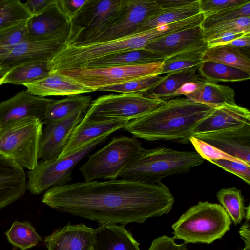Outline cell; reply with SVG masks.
<instances>
[{"label": "cell", "instance_id": "cell-31", "mask_svg": "<svg viewBox=\"0 0 250 250\" xmlns=\"http://www.w3.org/2000/svg\"><path fill=\"white\" fill-rule=\"evenodd\" d=\"M198 71L205 80L216 83L240 82L250 78V74L241 69L214 62H203Z\"/></svg>", "mask_w": 250, "mask_h": 250}, {"label": "cell", "instance_id": "cell-17", "mask_svg": "<svg viewBox=\"0 0 250 250\" xmlns=\"http://www.w3.org/2000/svg\"><path fill=\"white\" fill-rule=\"evenodd\" d=\"M250 125V112L237 104H225L215 108L195 128L192 136L225 131Z\"/></svg>", "mask_w": 250, "mask_h": 250}, {"label": "cell", "instance_id": "cell-26", "mask_svg": "<svg viewBox=\"0 0 250 250\" xmlns=\"http://www.w3.org/2000/svg\"><path fill=\"white\" fill-rule=\"evenodd\" d=\"M92 101L91 96L81 95L68 96L61 100H53L47 108L42 122L46 125L58 121L78 111L85 113Z\"/></svg>", "mask_w": 250, "mask_h": 250}, {"label": "cell", "instance_id": "cell-51", "mask_svg": "<svg viewBox=\"0 0 250 250\" xmlns=\"http://www.w3.org/2000/svg\"><path fill=\"white\" fill-rule=\"evenodd\" d=\"M250 250V248H248L246 247H244L242 250Z\"/></svg>", "mask_w": 250, "mask_h": 250}, {"label": "cell", "instance_id": "cell-45", "mask_svg": "<svg viewBox=\"0 0 250 250\" xmlns=\"http://www.w3.org/2000/svg\"><path fill=\"white\" fill-rule=\"evenodd\" d=\"M55 0H29L24 3L32 16L43 11Z\"/></svg>", "mask_w": 250, "mask_h": 250}, {"label": "cell", "instance_id": "cell-9", "mask_svg": "<svg viewBox=\"0 0 250 250\" xmlns=\"http://www.w3.org/2000/svg\"><path fill=\"white\" fill-rule=\"evenodd\" d=\"M122 0H87L70 21L67 45L89 43L110 26Z\"/></svg>", "mask_w": 250, "mask_h": 250}, {"label": "cell", "instance_id": "cell-18", "mask_svg": "<svg viewBox=\"0 0 250 250\" xmlns=\"http://www.w3.org/2000/svg\"><path fill=\"white\" fill-rule=\"evenodd\" d=\"M193 137L250 165V125L233 130L199 134Z\"/></svg>", "mask_w": 250, "mask_h": 250}, {"label": "cell", "instance_id": "cell-36", "mask_svg": "<svg viewBox=\"0 0 250 250\" xmlns=\"http://www.w3.org/2000/svg\"><path fill=\"white\" fill-rule=\"evenodd\" d=\"M166 75H154L138 78L125 83L99 88L97 91H111L120 93H146L160 83Z\"/></svg>", "mask_w": 250, "mask_h": 250}, {"label": "cell", "instance_id": "cell-40", "mask_svg": "<svg viewBox=\"0 0 250 250\" xmlns=\"http://www.w3.org/2000/svg\"><path fill=\"white\" fill-rule=\"evenodd\" d=\"M189 141L194 146L196 152L204 160H207L209 162L215 160H227L245 163L240 159L229 155L218 148L196 137L192 136Z\"/></svg>", "mask_w": 250, "mask_h": 250}, {"label": "cell", "instance_id": "cell-52", "mask_svg": "<svg viewBox=\"0 0 250 250\" xmlns=\"http://www.w3.org/2000/svg\"><path fill=\"white\" fill-rule=\"evenodd\" d=\"M17 250V248H16V247H14V248H13L12 250Z\"/></svg>", "mask_w": 250, "mask_h": 250}, {"label": "cell", "instance_id": "cell-35", "mask_svg": "<svg viewBox=\"0 0 250 250\" xmlns=\"http://www.w3.org/2000/svg\"><path fill=\"white\" fill-rule=\"evenodd\" d=\"M32 16L19 0H0V29L26 21Z\"/></svg>", "mask_w": 250, "mask_h": 250}, {"label": "cell", "instance_id": "cell-13", "mask_svg": "<svg viewBox=\"0 0 250 250\" xmlns=\"http://www.w3.org/2000/svg\"><path fill=\"white\" fill-rule=\"evenodd\" d=\"M53 99L22 91L0 103V125L30 117L43 121L47 108Z\"/></svg>", "mask_w": 250, "mask_h": 250}, {"label": "cell", "instance_id": "cell-2", "mask_svg": "<svg viewBox=\"0 0 250 250\" xmlns=\"http://www.w3.org/2000/svg\"><path fill=\"white\" fill-rule=\"evenodd\" d=\"M215 108L193 102L187 98L173 99L129 121L124 129L133 137L146 141L188 143L195 128Z\"/></svg>", "mask_w": 250, "mask_h": 250}, {"label": "cell", "instance_id": "cell-34", "mask_svg": "<svg viewBox=\"0 0 250 250\" xmlns=\"http://www.w3.org/2000/svg\"><path fill=\"white\" fill-rule=\"evenodd\" d=\"M208 47L204 46L190 49L165 59L160 75L199 66L203 62V54Z\"/></svg>", "mask_w": 250, "mask_h": 250}, {"label": "cell", "instance_id": "cell-4", "mask_svg": "<svg viewBox=\"0 0 250 250\" xmlns=\"http://www.w3.org/2000/svg\"><path fill=\"white\" fill-rule=\"evenodd\" d=\"M231 220L218 204L199 202L184 213L171 226L175 239L186 244H211L229 230Z\"/></svg>", "mask_w": 250, "mask_h": 250}, {"label": "cell", "instance_id": "cell-53", "mask_svg": "<svg viewBox=\"0 0 250 250\" xmlns=\"http://www.w3.org/2000/svg\"><path fill=\"white\" fill-rule=\"evenodd\" d=\"M86 250H93V248L91 247V248H90L89 249H87Z\"/></svg>", "mask_w": 250, "mask_h": 250}, {"label": "cell", "instance_id": "cell-49", "mask_svg": "<svg viewBox=\"0 0 250 250\" xmlns=\"http://www.w3.org/2000/svg\"><path fill=\"white\" fill-rule=\"evenodd\" d=\"M10 69L0 65V86L4 84L5 79Z\"/></svg>", "mask_w": 250, "mask_h": 250}, {"label": "cell", "instance_id": "cell-48", "mask_svg": "<svg viewBox=\"0 0 250 250\" xmlns=\"http://www.w3.org/2000/svg\"><path fill=\"white\" fill-rule=\"evenodd\" d=\"M200 78L198 80L184 84L175 93L174 96L186 95L194 92L198 88Z\"/></svg>", "mask_w": 250, "mask_h": 250}, {"label": "cell", "instance_id": "cell-19", "mask_svg": "<svg viewBox=\"0 0 250 250\" xmlns=\"http://www.w3.org/2000/svg\"><path fill=\"white\" fill-rule=\"evenodd\" d=\"M28 39L55 36L70 30V22L60 8L57 0L27 21Z\"/></svg>", "mask_w": 250, "mask_h": 250}, {"label": "cell", "instance_id": "cell-37", "mask_svg": "<svg viewBox=\"0 0 250 250\" xmlns=\"http://www.w3.org/2000/svg\"><path fill=\"white\" fill-rule=\"evenodd\" d=\"M27 21L0 29V61L27 38Z\"/></svg>", "mask_w": 250, "mask_h": 250}, {"label": "cell", "instance_id": "cell-38", "mask_svg": "<svg viewBox=\"0 0 250 250\" xmlns=\"http://www.w3.org/2000/svg\"><path fill=\"white\" fill-rule=\"evenodd\" d=\"M244 17H250V1L204 17L201 26L203 30H206L218 24Z\"/></svg>", "mask_w": 250, "mask_h": 250}, {"label": "cell", "instance_id": "cell-27", "mask_svg": "<svg viewBox=\"0 0 250 250\" xmlns=\"http://www.w3.org/2000/svg\"><path fill=\"white\" fill-rule=\"evenodd\" d=\"M199 66L177 71L167 74L165 79L149 91L143 93L149 97L165 100L174 97L175 92L185 83L198 80Z\"/></svg>", "mask_w": 250, "mask_h": 250}, {"label": "cell", "instance_id": "cell-50", "mask_svg": "<svg viewBox=\"0 0 250 250\" xmlns=\"http://www.w3.org/2000/svg\"><path fill=\"white\" fill-rule=\"evenodd\" d=\"M182 250H188L187 247V244L185 243H182Z\"/></svg>", "mask_w": 250, "mask_h": 250}, {"label": "cell", "instance_id": "cell-32", "mask_svg": "<svg viewBox=\"0 0 250 250\" xmlns=\"http://www.w3.org/2000/svg\"><path fill=\"white\" fill-rule=\"evenodd\" d=\"M220 205L224 208L231 220L236 225L246 216V207L241 190L233 187L222 188L216 194Z\"/></svg>", "mask_w": 250, "mask_h": 250}, {"label": "cell", "instance_id": "cell-43", "mask_svg": "<svg viewBox=\"0 0 250 250\" xmlns=\"http://www.w3.org/2000/svg\"><path fill=\"white\" fill-rule=\"evenodd\" d=\"M87 0H57V3L70 22Z\"/></svg>", "mask_w": 250, "mask_h": 250}, {"label": "cell", "instance_id": "cell-41", "mask_svg": "<svg viewBox=\"0 0 250 250\" xmlns=\"http://www.w3.org/2000/svg\"><path fill=\"white\" fill-rule=\"evenodd\" d=\"M249 0H199L200 13L206 17L229 8L240 6Z\"/></svg>", "mask_w": 250, "mask_h": 250}, {"label": "cell", "instance_id": "cell-30", "mask_svg": "<svg viewBox=\"0 0 250 250\" xmlns=\"http://www.w3.org/2000/svg\"><path fill=\"white\" fill-rule=\"evenodd\" d=\"M50 72L49 62H25L11 68L4 84L9 83L24 85L42 79Z\"/></svg>", "mask_w": 250, "mask_h": 250}, {"label": "cell", "instance_id": "cell-14", "mask_svg": "<svg viewBox=\"0 0 250 250\" xmlns=\"http://www.w3.org/2000/svg\"><path fill=\"white\" fill-rule=\"evenodd\" d=\"M83 113L78 111L61 120L46 125L40 141L39 159L45 160L59 156L74 128L83 118Z\"/></svg>", "mask_w": 250, "mask_h": 250}, {"label": "cell", "instance_id": "cell-10", "mask_svg": "<svg viewBox=\"0 0 250 250\" xmlns=\"http://www.w3.org/2000/svg\"><path fill=\"white\" fill-rule=\"evenodd\" d=\"M163 61L150 63L105 68H81L57 71L95 91L138 78L160 75Z\"/></svg>", "mask_w": 250, "mask_h": 250}, {"label": "cell", "instance_id": "cell-6", "mask_svg": "<svg viewBox=\"0 0 250 250\" xmlns=\"http://www.w3.org/2000/svg\"><path fill=\"white\" fill-rule=\"evenodd\" d=\"M42 121L30 117L0 125V156L29 170L37 165Z\"/></svg>", "mask_w": 250, "mask_h": 250}, {"label": "cell", "instance_id": "cell-39", "mask_svg": "<svg viewBox=\"0 0 250 250\" xmlns=\"http://www.w3.org/2000/svg\"><path fill=\"white\" fill-rule=\"evenodd\" d=\"M250 17H242L215 25L204 30V39L208 42L218 35L233 32L250 34Z\"/></svg>", "mask_w": 250, "mask_h": 250}, {"label": "cell", "instance_id": "cell-7", "mask_svg": "<svg viewBox=\"0 0 250 250\" xmlns=\"http://www.w3.org/2000/svg\"><path fill=\"white\" fill-rule=\"evenodd\" d=\"M166 101L140 93L103 95L92 101L83 119L130 121L154 110Z\"/></svg>", "mask_w": 250, "mask_h": 250}, {"label": "cell", "instance_id": "cell-21", "mask_svg": "<svg viewBox=\"0 0 250 250\" xmlns=\"http://www.w3.org/2000/svg\"><path fill=\"white\" fill-rule=\"evenodd\" d=\"M94 229L84 224H68L44 239L48 250H86L92 247Z\"/></svg>", "mask_w": 250, "mask_h": 250}, {"label": "cell", "instance_id": "cell-28", "mask_svg": "<svg viewBox=\"0 0 250 250\" xmlns=\"http://www.w3.org/2000/svg\"><path fill=\"white\" fill-rule=\"evenodd\" d=\"M203 62H214L236 67L250 74V59L240 49L229 45L208 47L202 56Z\"/></svg>", "mask_w": 250, "mask_h": 250}, {"label": "cell", "instance_id": "cell-25", "mask_svg": "<svg viewBox=\"0 0 250 250\" xmlns=\"http://www.w3.org/2000/svg\"><path fill=\"white\" fill-rule=\"evenodd\" d=\"M158 55L144 49L118 53L93 61L84 68H105L150 63L164 61Z\"/></svg>", "mask_w": 250, "mask_h": 250}, {"label": "cell", "instance_id": "cell-42", "mask_svg": "<svg viewBox=\"0 0 250 250\" xmlns=\"http://www.w3.org/2000/svg\"><path fill=\"white\" fill-rule=\"evenodd\" d=\"M224 170L236 175L248 185L250 184V165L245 163L227 160H215L210 161Z\"/></svg>", "mask_w": 250, "mask_h": 250}, {"label": "cell", "instance_id": "cell-23", "mask_svg": "<svg viewBox=\"0 0 250 250\" xmlns=\"http://www.w3.org/2000/svg\"><path fill=\"white\" fill-rule=\"evenodd\" d=\"M125 225L100 224L94 229L93 250H141Z\"/></svg>", "mask_w": 250, "mask_h": 250}, {"label": "cell", "instance_id": "cell-46", "mask_svg": "<svg viewBox=\"0 0 250 250\" xmlns=\"http://www.w3.org/2000/svg\"><path fill=\"white\" fill-rule=\"evenodd\" d=\"M224 45H229L239 49L240 48H249L250 45V34L244 35L229 42Z\"/></svg>", "mask_w": 250, "mask_h": 250}, {"label": "cell", "instance_id": "cell-44", "mask_svg": "<svg viewBox=\"0 0 250 250\" xmlns=\"http://www.w3.org/2000/svg\"><path fill=\"white\" fill-rule=\"evenodd\" d=\"M175 238L163 235L154 239L147 250H182V244H177Z\"/></svg>", "mask_w": 250, "mask_h": 250}, {"label": "cell", "instance_id": "cell-29", "mask_svg": "<svg viewBox=\"0 0 250 250\" xmlns=\"http://www.w3.org/2000/svg\"><path fill=\"white\" fill-rule=\"evenodd\" d=\"M200 13L199 0H194L192 2L168 9H163L148 19L138 28L136 33L144 32L156 27L174 23Z\"/></svg>", "mask_w": 250, "mask_h": 250}, {"label": "cell", "instance_id": "cell-16", "mask_svg": "<svg viewBox=\"0 0 250 250\" xmlns=\"http://www.w3.org/2000/svg\"><path fill=\"white\" fill-rule=\"evenodd\" d=\"M208 46L201 25L178 31L154 41L144 49L166 58L199 47Z\"/></svg>", "mask_w": 250, "mask_h": 250}, {"label": "cell", "instance_id": "cell-12", "mask_svg": "<svg viewBox=\"0 0 250 250\" xmlns=\"http://www.w3.org/2000/svg\"><path fill=\"white\" fill-rule=\"evenodd\" d=\"M70 31L49 38H27L0 61V65L10 69L25 62H49L67 45Z\"/></svg>", "mask_w": 250, "mask_h": 250}, {"label": "cell", "instance_id": "cell-11", "mask_svg": "<svg viewBox=\"0 0 250 250\" xmlns=\"http://www.w3.org/2000/svg\"><path fill=\"white\" fill-rule=\"evenodd\" d=\"M163 9L159 0H122L118 12L108 28L89 43L135 34L142 23Z\"/></svg>", "mask_w": 250, "mask_h": 250}, {"label": "cell", "instance_id": "cell-22", "mask_svg": "<svg viewBox=\"0 0 250 250\" xmlns=\"http://www.w3.org/2000/svg\"><path fill=\"white\" fill-rule=\"evenodd\" d=\"M26 189L23 168L12 160L0 156V209L22 196Z\"/></svg>", "mask_w": 250, "mask_h": 250}, {"label": "cell", "instance_id": "cell-3", "mask_svg": "<svg viewBox=\"0 0 250 250\" xmlns=\"http://www.w3.org/2000/svg\"><path fill=\"white\" fill-rule=\"evenodd\" d=\"M204 161L196 151H178L161 146L151 149L143 148L119 177L125 180L155 183L167 176L188 173Z\"/></svg>", "mask_w": 250, "mask_h": 250}, {"label": "cell", "instance_id": "cell-20", "mask_svg": "<svg viewBox=\"0 0 250 250\" xmlns=\"http://www.w3.org/2000/svg\"><path fill=\"white\" fill-rule=\"evenodd\" d=\"M23 86L30 93L41 97L68 96L95 91L74 79L57 71H51L42 79Z\"/></svg>", "mask_w": 250, "mask_h": 250}, {"label": "cell", "instance_id": "cell-1", "mask_svg": "<svg viewBox=\"0 0 250 250\" xmlns=\"http://www.w3.org/2000/svg\"><path fill=\"white\" fill-rule=\"evenodd\" d=\"M175 198L161 181L125 179L77 182L52 187L42 202L57 211L100 224L143 223L168 213Z\"/></svg>", "mask_w": 250, "mask_h": 250}, {"label": "cell", "instance_id": "cell-15", "mask_svg": "<svg viewBox=\"0 0 250 250\" xmlns=\"http://www.w3.org/2000/svg\"><path fill=\"white\" fill-rule=\"evenodd\" d=\"M129 121L108 119L86 120L82 121L74 128L69 141L58 158H63L79 151L91 142L104 135L124 128Z\"/></svg>", "mask_w": 250, "mask_h": 250}, {"label": "cell", "instance_id": "cell-33", "mask_svg": "<svg viewBox=\"0 0 250 250\" xmlns=\"http://www.w3.org/2000/svg\"><path fill=\"white\" fill-rule=\"evenodd\" d=\"M8 241L15 247L26 250L42 241V237L28 221H15L5 232Z\"/></svg>", "mask_w": 250, "mask_h": 250}, {"label": "cell", "instance_id": "cell-8", "mask_svg": "<svg viewBox=\"0 0 250 250\" xmlns=\"http://www.w3.org/2000/svg\"><path fill=\"white\" fill-rule=\"evenodd\" d=\"M104 135L84 147L63 158L42 160L32 170L27 172V189L33 195H39L52 187L68 184L72 180L73 170L79 162L109 136Z\"/></svg>", "mask_w": 250, "mask_h": 250}, {"label": "cell", "instance_id": "cell-24", "mask_svg": "<svg viewBox=\"0 0 250 250\" xmlns=\"http://www.w3.org/2000/svg\"><path fill=\"white\" fill-rule=\"evenodd\" d=\"M191 101L213 107L235 105V94L228 85L218 84L201 79L198 88L185 96Z\"/></svg>", "mask_w": 250, "mask_h": 250}, {"label": "cell", "instance_id": "cell-47", "mask_svg": "<svg viewBox=\"0 0 250 250\" xmlns=\"http://www.w3.org/2000/svg\"><path fill=\"white\" fill-rule=\"evenodd\" d=\"M250 216H246V220L240 229L239 233L245 242V247L250 248Z\"/></svg>", "mask_w": 250, "mask_h": 250}, {"label": "cell", "instance_id": "cell-5", "mask_svg": "<svg viewBox=\"0 0 250 250\" xmlns=\"http://www.w3.org/2000/svg\"><path fill=\"white\" fill-rule=\"evenodd\" d=\"M143 148L140 141L134 137H114L105 146L89 156L79 170L86 182L116 179Z\"/></svg>", "mask_w": 250, "mask_h": 250}]
</instances>
